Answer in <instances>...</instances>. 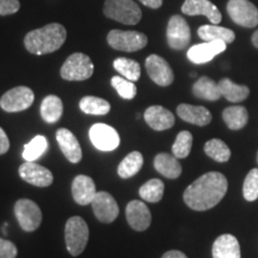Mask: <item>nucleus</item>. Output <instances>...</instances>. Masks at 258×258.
Segmentation results:
<instances>
[{"instance_id":"14","label":"nucleus","mask_w":258,"mask_h":258,"mask_svg":"<svg viewBox=\"0 0 258 258\" xmlns=\"http://www.w3.org/2000/svg\"><path fill=\"white\" fill-rule=\"evenodd\" d=\"M18 172L22 179L35 186L46 188L53 183V173L35 161H25L23 165L19 166Z\"/></svg>"},{"instance_id":"6","label":"nucleus","mask_w":258,"mask_h":258,"mask_svg":"<svg viewBox=\"0 0 258 258\" xmlns=\"http://www.w3.org/2000/svg\"><path fill=\"white\" fill-rule=\"evenodd\" d=\"M109 46L116 50L133 51L140 50L147 46L148 38L143 32L139 31H121V30H111L108 34Z\"/></svg>"},{"instance_id":"28","label":"nucleus","mask_w":258,"mask_h":258,"mask_svg":"<svg viewBox=\"0 0 258 258\" xmlns=\"http://www.w3.org/2000/svg\"><path fill=\"white\" fill-rule=\"evenodd\" d=\"M63 112L62 101L57 96L49 95L42 101L41 116L47 123H55Z\"/></svg>"},{"instance_id":"9","label":"nucleus","mask_w":258,"mask_h":258,"mask_svg":"<svg viewBox=\"0 0 258 258\" xmlns=\"http://www.w3.org/2000/svg\"><path fill=\"white\" fill-rule=\"evenodd\" d=\"M35 95L27 86H17L9 90L0 98V106L8 112H18L27 110L34 103Z\"/></svg>"},{"instance_id":"30","label":"nucleus","mask_w":258,"mask_h":258,"mask_svg":"<svg viewBox=\"0 0 258 258\" xmlns=\"http://www.w3.org/2000/svg\"><path fill=\"white\" fill-rule=\"evenodd\" d=\"M79 106L82 109V111L88 115L102 116L106 115L110 111V104H109V102L95 96L84 97L79 103Z\"/></svg>"},{"instance_id":"42","label":"nucleus","mask_w":258,"mask_h":258,"mask_svg":"<svg viewBox=\"0 0 258 258\" xmlns=\"http://www.w3.org/2000/svg\"><path fill=\"white\" fill-rule=\"evenodd\" d=\"M161 258H188L184 253L180 252L178 250H170L163 254Z\"/></svg>"},{"instance_id":"25","label":"nucleus","mask_w":258,"mask_h":258,"mask_svg":"<svg viewBox=\"0 0 258 258\" xmlns=\"http://www.w3.org/2000/svg\"><path fill=\"white\" fill-rule=\"evenodd\" d=\"M199 36L203 41H224L225 43L230 44L234 41L235 34L231 29L219 27V24H211V25H202L198 30Z\"/></svg>"},{"instance_id":"36","label":"nucleus","mask_w":258,"mask_h":258,"mask_svg":"<svg viewBox=\"0 0 258 258\" xmlns=\"http://www.w3.org/2000/svg\"><path fill=\"white\" fill-rule=\"evenodd\" d=\"M111 85L112 88L117 91L118 95L124 99H133L138 93V89L137 86H135L134 82L125 79L124 77H121V76L112 77Z\"/></svg>"},{"instance_id":"27","label":"nucleus","mask_w":258,"mask_h":258,"mask_svg":"<svg viewBox=\"0 0 258 258\" xmlns=\"http://www.w3.org/2000/svg\"><path fill=\"white\" fill-rule=\"evenodd\" d=\"M222 118H224L226 125L232 131H239L244 128L249 121V112L245 106H228L222 112Z\"/></svg>"},{"instance_id":"11","label":"nucleus","mask_w":258,"mask_h":258,"mask_svg":"<svg viewBox=\"0 0 258 258\" xmlns=\"http://www.w3.org/2000/svg\"><path fill=\"white\" fill-rule=\"evenodd\" d=\"M90 139L93 146L104 152L114 151L120 145V137L116 129L104 123H96L90 128Z\"/></svg>"},{"instance_id":"13","label":"nucleus","mask_w":258,"mask_h":258,"mask_svg":"<svg viewBox=\"0 0 258 258\" xmlns=\"http://www.w3.org/2000/svg\"><path fill=\"white\" fill-rule=\"evenodd\" d=\"M91 205L96 218L101 222H105V224L114 221L120 213L116 200L106 191L97 192Z\"/></svg>"},{"instance_id":"8","label":"nucleus","mask_w":258,"mask_h":258,"mask_svg":"<svg viewBox=\"0 0 258 258\" xmlns=\"http://www.w3.org/2000/svg\"><path fill=\"white\" fill-rule=\"evenodd\" d=\"M16 218L25 232H34L40 227L42 222V212L34 201L21 199L15 205Z\"/></svg>"},{"instance_id":"3","label":"nucleus","mask_w":258,"mask_h":258,"mask_svg":"<svg viewBox=\"0 0 258 258\" xmlns=\"http://www.w3.org/2000/svg\"><path fill=\"white\" fill-rule=\"evenodd\" d=\"M105 17L125 25H135L141 21L143 12L133 0H105L103 8Z\"/></svg>"},{"instance_id":"4","label":"nucleus","mask_w":258,"mask_h":258,"mask_svg":"<svg viewBox=\"0 0 258 258\" xmlns=\"http://www.w3.org/2000/svg\"><path fill=\"white\" fill-rule=\"evenodd\" d=\"M89 227L85 220L80 217H72L66 222L64 241L66 247L72 256H79L85 250L89 241Z\"/></svg>"},{"instance_id":"40","label":"nucleus","mask_w":258,"mask_h":258,"mask_svg":"<svg viewBox=\"0 0 258 258\" xmlns=\"http://www.w3.org/2000/svg\"><path fill=\"white\" fill-rule=\"evenodd\" d=\"M10 148V141L4 129L0 127V156L6 153Z\"/></svg>"},{"instance_id":"41","label":"nucleus","mask_w":258,"mask_h":258,"mask_svg":"<svg viewBox=\"0 0 258 258\" xmlns=\"http://www.w3.org/2000/svg\"><path fill=\"white\" fill-rule=\"evenodd\" d=\"M141 3L145 6H147V8H151V9H159L161 5H163V0H140Z\"/></svg>"},{"instance_id":"35","label":"nucleus","mask_w":258,"mask_h":258,"mask_svg":"<svg viewBox=\"0 0 258 258\" xmlns=\"http://www.w3.org/2000/svg\"><path fill=\"white\" fill-rule=\"evenodd\" d=\"M192 146V135L188 131H183L177 135L175 143L172 145L173 156L178 159L186 158L190 154Z\"/></svg>"},{"instance_id":"5","label":"nucleus","mask_w":258,"mask_h":258,"mask_svg":"<svg viewBox=\"0 0 258 258\" xmlns=\"http://www.w3.org/2000/svg\"><path fill=\"white\" fill-rule=\"evenodd\" d=\"M93 71L95 66L90 56L83 53H74L64 61L60 74L62 79L69 82H82L92 77Z\"/></svg>"},{"instance_id":"2","label":"nucleus","mask_w":258,"mask_h":258,"mask_svg":"<svg viewBox=\"0 0 258 258\" xmlns=\"http://www.w3.org/2000/svg\"><path fill=\"white\" fill-rule=\"evenodd\" d=\"M66 37L67 32L63 25L51 23L28 32L24 38V46L29 53L44 55L60 49Z\"/></svg>"},{"instance_id":"19","label":"nucleus","mask_w":258,"mask_h":258,"mask_svg":"<svg viewBox=\"0 0 258 258\" xmlns=\"http://www.w3.org/2000/svg\"><path fill=\"white\" fill-rule=\"evenodd\" d=\"M144 118L151 128L158 132L166 131L175 124V116L172 112L160 105H152L147 108Z\"/></svg>"},{"instance_id":"18","label":"nucleus","mask_w":258,"mask_h":258,"mask_svg":"<svg viewBox=\"0 0 258 258\" xmlns=\"http://www.w3.org/2000/svg\"><path fill=\"white\" fill-rule=\"evenodd\" d=\"M56 140L59 144L61 152L71 163L77 164L82 160L83 153L79 141L74 137L72 132L66 128H61L56 132Z\"/></svg>"},{"instance_id":"37","label":"nucleus","mask_w":258,"mask_h":258,"mask_svg":"<svg viewBox=\"0 0 258 258\" xmlns=\"http://www.w3.org/2000/svg\"><path fill=\"white\" fill-rule=\"evenodd\" d=\"M243 195L249 202L256 201L258 199V169H252L245 177Z\"/></svg>"},{"instance_id":"17","label":"nucleus","mask_w":258,"mask_h":258,"mask_svg":"<svg viewBox=\"0 0 258 258\" xmlns=\"http://www.w3.org/2000/svg\"><path fill=\"white\" fill-rule=\"evenodd\" d=\"M182 12L188 16H206L212 24H219L222 19L221 12L211 0H185Z\"/></svg>"},{"instance_id":"20","label":"nucleus","mask_w":258,"mask_h":258,"mask_svg":"<svg viewBox=\"0 0 258 258\" xmlns=\"http://www.w3.org/2000/svg\"><path fill=\"white\" fill-rule=\"evenodd\" d=\"M72 194L74 201L78 203V205H90L97 194L95 182H93V179L89 176H77L76 178L73 179L72 183Z\"/></svg>"},{"instance_id":"7","label":"nucleus","mask_w":258,"mask_h":258,"mask_svg":"<svg viewBox=\"0 0 258 258\" xmlns=\"http://www.w3.org/2000/svg\"><path fill=\"white\" fill-rule=\"evenodd\" d=\"M227 14L240 27L254 28L258 25V9L249 0H228Z\"/></svg>"},{"instance_id":"22","label":"nucleus","mask_w":258,"mask_h":258,"mask_svg":"<svg viewBox=\"0 0 258 258\" xmlns=\"http://www.w3.org/2000/svg\"><path fill=\"white\" fill-rule=\"evenodd\" d=\"M213 258H240V245L232 234H221L212 247Z\"/></svg>"},{"instance_id":"31","label":"nucleus","mask_w":258,"mask_h":258,"mask_svg":"<svg viewBox=\"0 0 258 258\" xmlns=\"http://www.w3.org/2000/svg\"><path fill=\"white\" fill-rule=\"evenodd\" d=\"M205 152L218 163H226L231 158V150L220 139H212L207 141L205 145Z\"/></svg>"},{"instance_id":"44","label":"nucleus","mask_w":258,"mask_h":258,"mask_svg":"<svg viewBox=\"0 0 258 258\" xmlns=\"http://www.w3.org/2000/svg\"><path fill=\"white\" fill-rule=\"evenodd\" d=\"M257 161H258V153H257Z\"/></svg>"},{"instance_id":"15","label":"nucleus","mask_w":258,"mask_h":258,"mask_svg":"<svg viewBox=\"0 0 258 258\" xmlns=\"http://www.w3.org/2000/svg\"><path fill=\"white\" fill-rule=\"evenodd\" d=\"M226 47H227V43H225L224 41L205 42V43L195 44L189 48L186 56L192 63H207L214 59V56H217L218 54L225 51Z\"/></svg>"},{"instance_id":"43","label":"nucleus","mask_w":258,"mask_h":258,"mask_svg":"<svg viewBox=\"0 0 258 258\" xmlns=\"http://www.w3.org/2000/svg\"><path fill=\"white\" fill-rule=\"evenodd\" d=\"M252 44L258 49V30L254 31L252 35Z\"/></svg>"},{"instance_id":"34","label":"nucleus","mask_w":258,"mask_h":258,"mask_svg":"<svg viewBox=\"0 0 258 258\" xmlns=\"http://www.w3.org/2000/svg\"><path fill=\"white\" fill-rule=\"evenodd\" d=\"M48 148V141L43 135L35 137L28 145H25L23 151V158L25 161H35L40 158L42 154L46 153Z\"/></svg>"},{"instance_id":"32","label":"nucleus","mask_w":258,"mask_h":258,"mask_svg":"<svg viewBox=\"0 0 258 258\" xmlns=\"http://www.w3.org/2000/svg\"><path fill=\"white\" fill-rule=\"evenodd\" d=\"M114 69L124 77L125 79L132 80V82H137L140 79L141 69L139 62L135 60L127 59V57H117L114 61Z\"/></svg>"},{"instance_id":"26","label":"nucleus","mask_w":258,"mask_h":258,"mask_svg":"<svg viewBox=\"0 0 258 258\" xmlns=\"http://www.w3.org/2000/svg\"><path fill=\"white\" fill-rule=\"evenodd\" d=\"M219 89H220L221 96L232 103L243 102L250 95V90L247 86L238 85L228 78H224L219 82Z\"/></svg>"},{"instance_id":"39","label":"nucleus","mask_w":258,"mask_h":258,"mask_svg":"<svg viewBox=\"0 0 258 258\" xmlns=\"http://www.w3.org/2000/svg\"><path fill=\"white\" fill-rule=\"evenodd\" d=\"M19 0H0V16H9L18 12Z\"/></svg>"},{"instance_id":"38","label":"nucleus","mask_w":258,"mask_h":258,"mask_svg":"<svg viewBox=\"0 0 258 258\" xmlns=\"http://www.w3.org/2000/svg\"><path fill=\"white\" fill-rule=\"evenodd\" d=\"M18 250L12 241L0 238V258H16Z\"/></svg>"},{"instance_id":"21","label":"nucleus","mask_w":258,"mask_h":258,"mask_svg":"<svg viewBox=\"0 0 258 258\" xmlns=\"http://www.w3.org/2000/svg\"><path fill=\"white\" fill-rule=\"evenodd\" d=\"M177 115L183 121L188 123L200 125H207L212 122V114L205 106L191 105V104H179L177 106Z\"/></svg>"},{"instance_id":"23","label":"nucleus","mask_w":258,"mask_h":258,"mask_svg":"<svg viewBox=\"0 0 258 258\" xmlns=\"http://www.w3.org/2000/svg\"><path fill=\"white\" fill-rule=\"evenodd\" d=\"M154 167L160 175L170 179L178 178L182 173L178 158L171 156L169 153H159L154 158Z\"/></svg>"},{"instance_id":"29","label":"nucleus","mask_w":258,"mask_h":258,"mask_svg":"<svg viewBox=\"0 0 258 258\" xmlns=\"http://www.w3.org/2000/svg\"><path fill=\"white\" fill-rule=\"evenodd\" d=\"M143 165H144L143 154L138 152V151H134V152L129 153L128 156L120 163V165H118V169H117L118 176L124 179L131 178V177L137 175L139 171L141 170Z\"/></svg>"},{"instance_id":"24","label":"nucleus","mask_w":258,"mask_h":258,"mask_svg":"<svg viewBox=\"0 0 258 258\" xmlns=\"http://www.w3.org/2000/svg\"><path fill=\"white\" fill-rule=\"evenodd\" d=\"M194 96L205 101H218L221 98V92L219 89V84L208 77H201L192 86Z\"/></svg>"},{"instance_id":"1","label":"nucleus","mask_w":258,"mask_h":258,"mask_svg":"<svg viewBox=\"0 0 258 258\" xmlns=\"http://www.w3.org/2000/svg\"><path fill=\"white\" fill-rule=\"evenodd\" d=\"M228 183L220 172H207L191 183L183 194V199L194 211H208L224 199Z\"/></svg>"},{"instance_id":"12","label":"nucleus","mask_w":258,"mask_h":258,"mask_svg":"<svg viewBox=\"0 0 258 258\" xmlns=\"http://www.w3.org/2000/svg\"><path fill=\"white\" fill-rule=\"evenodd\" d=\"M145 67H146L147 74L150 76V78L157 85L169 86L173 83L175 74H173L172 69H171V66L164 57L152 54V55H150L146 59Z\"/></svg>"},{"instance_id":"33","label":"nucleus","mask_w":258,"mask_h":258,"mask_svg":"<svg viewBox=\"0 0 258 258\" xmlns=\"http://www.w3.org/2000/svg\"><path fill=\"white\" fill-rule=\"evenodd\" d=\"M164 189H165V186H164V183L160 179L152 178L141 186L140 190H139V195L145 201L157 203L163 199Z\"/></svg>"},{"instance_id":"10","label":"nucleus","mask_w":258,"mask_h":258,"mask_svg":"<svg viewBox=\"0 0 258 258\" xmlns=\"http://www.w3.org/2000/svg\"><path fill=\"white\" fill-rule=\"evenodd\" d=\"M167 44L175 50H182L189 46L191 32L190 27L182 16L175 15L170 18L166 30Z\"/></svg>"},{"instance_id":"16","label":"nucleus","mask_w":258,"mask_h":258,"mask_svg":"<svg viewBox=\"0 0 258 258\" xmlns=\"http://www.w3.org/2000/svg\"><path fill=\"white\" fill-rule=\"evenodd\" d=\"M125 218L129 226L139 232L147 230L152 221L150 209L143 201H139V200H134L128 203L125 208Z\"/></svg>"}]
</instances>
